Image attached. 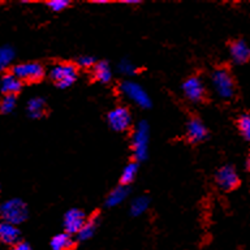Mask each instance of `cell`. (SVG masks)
I'll list each match as a JSON object with an SVG mask.
<instances>
[{"label":"cell","instance_id":"cell-1","mask_svg":"<svg viewBox=\"0 0 250 250\" xmlns=\"http://www.w3.org/2000/svg\"><path fill=\"white\" fill-rule=\"evenodd\" d=\"M29 210L26 203L20 198L8 199L0 205V216L3 222L11 223L13 226H19L26 220Z\"/></svg>","mask_w":250,"mask_h":250},{"label":"cell","instance_id":"cell-2","mask_svg":"<svg viewBox=\"0 0 250 250\" xmlns=\"http://www.w3.org/2000/svg\"><path fill=\"white\" fill-rule=\"evenodd\" d=\"M148 141H150L148 124L146 121H140L132 136V151L137 162H141L147 158Z\"/></svg>","mask_w":250,"mask_h":250},{"label":"cell","instance_id":"cell-3","mask_svg":"<svg viewBox=\"0 0 250 250\" xmlns=\"http://www.w3.org/2000/svg\"><path fill=\"white\" fill-rule=\"evenodd\" d=\"M212 89L219 98L222 99H230L234 95V81L232 74L224 68H219L211 76Z\"/></svg>","mask_w":250,"mask_h":250},{"label":"cell","instance_id":"cell-4","mask_svg":"<svg viewBox=\"0 0 250 250\" xmlns=\"http://www.w3.org/2000/svg\"><path fill=\"white\" fill-rule=\"evenodd\" d=\"M50 78L58 87L66 89L77 80V68L70 62H60L51 68Z\"/></svg>","mask_w":250,"mask_h":250},{"label":"cell","instance_id":"cell-5","mask_svg":"<svg viewBox=\"0 0 250 250\" xmlns=\"http://www.w3.org/2000/svg\"><path fill=\"white\" fill-rule=\"evenodd\" d=\"M120 91L124 94L129 101H132L141 108H148L151 105V99L148 94L144 90V87L133 81H124L120 85Z\"/></svg>","mask_w":250,"mask_h":250},{"label":"cell","instance_id":"cell-6","mask_svg":"<svg viewBox=\"0 0 250 250\" xmlns=\"http://www.w3.org/2000/svg\"><path fill=\"white\" fill-rule=\"evenodd\" d=\"M108 125L116 132H124L132 125V113L126 107H115L107 115Z\"/></svg>","mask_w":250,"mask_h":250},{"label":"cell","instance_id":"cell-7","mask_svg":"<svg viewBox=\"0 0 250 250\" xmlns=\"http://www.w3.org/2000/svg\"><path fill=\"white\" fill-rule=\"evenodd\" d=\"M12 73L21 81H37L44 76V69L39 62H23L13 66Z\"/></svg>","mask_w":250,"mask_h":250},{"label":"cell","instance_id":"cell-8","mask_svg":"<svg viewBox=\"0 0 250 250\" xmlns=\"http://www.w3.org/2000/svg\"><path fill=\"white\" fill-rule=\"evenodd\" d=\"M215 181L218 184V187L223 190H233L238 187L240 184V177L232 166H223L218 169L215 175Z\"/></svg>","mask_w":250,"mask_h":250},{"label":"cell","instance_id":"cell-9","mask_svg":"<svg viewBox=\"0 0 250 250\" xmlns=\"http://www.w3.org/2000/svg\"><path fill=\"white\" fill-rule=\"evenodd\" d=\"M181 89H183L185 98L190 102H194V103L203 101V98L206 95V89H205L202 80L197 76H193V77L185 80Z\"/></svg>","mask_w":250,"mask_h":250},{"label":"cell","instance_id":"cell-10","mask_svg":"<svg viewBox=\"0 0 250 250\" xmlns=\"http://www.w3.org/2000/svg\"><path fill=\"white\" fill-rule=\"evenodd\" d=\"M86 223V215L78 208H70L64 215V229L66 233L77 234Z\"/></svg>","mask_w":250,"mask_h":250},{"label":"cell","instance_id":"cell-11","mask_svg":"<svg viewBox=\"0 0 250 250\" xmlns=\"http://www.w3.org/2000/svg\"><path fill=\"white\" fill-rule=\"evenodd\" d=\"M185 133H187V138L190 141L191 144L202 142L207 137L206 126L202 123V120H199L198 117H191V119L188 120Z\"/></svg>","mask_w":250,"mask_h":250},{"label":"cell","instance_id":"cell-12","mask_svg":"<svg viewBox=\"0 0 250 250\" xmlns=\"http://www.w3.org/2000/svg\"><path fill=\"white\" fill-rule=\"evenodd\" d=\"M230 58L237 64H244L250 59V47L244 41H234L229 47Z\"/></svg>","mask_w":250,"mask_h":250},{"label":"cell","instance_id":"cell-13","mask_svg":"<svg viewBox=\"0 0 250 250\" xmlns=\"http://www.w3.org/2000/svg\"><path fill=\"white\" fill-rule=\"evenodd\" d=\"M20 229L11 223L0 222V241L8 245H15L20 240Z\"/></svg>","mask_w":250,"mask_h":250},{"label":"cell","instance_id":"cell-14","mask_svg":"<svg viewBox=\"0 0 250 250\" xmlns=\"http://www.w3.org/2000/svg\"><path fill=\"white\" fill-rule=\"evenodd\" d=\"M22 87V81L17 78L13 73L5 74L0 81V90L5 95H16Z\"/></svg>","mask_w":250,"mask_h":250},{"label":"cell","instance_id":"cell-15","mask_svg":"<svg viewBox=\"0 0 250 250\" xmlns=\"http://www.w3.org/2000/svg\"><path fill=\"white\" fill-rule=\"evenodd\" d=\"M129 195V189L125 185H120L116 187L115 189L109 191L107 198H105V206L107 207H116L120 203H123L125 199L128 198Z\"/></svg>","mask_w":250,"mask_h":250},{"label":"cell","instance_id":"cell-16","mask_svg":"<svg viewBox=\"0 0 250 250\" xmlns=\"http://www.w3.org/2000/svg\"><path fill=\"white\" fill-rule=\"evenodd\" d=\"M51 250H70L73 248V238L72 234L66 233H59L52 237L50 242Z\"/></svg>","mask_w":250,"mask_h":250},{"label":"cell","instance_id":"cell-17","mask_svg":"<svg viewBox=\"0 0 250 250\" xmlns=\"http://www.w3.org/2000/svg\"><path fill=\"white\" fill-rule=\"evenodd\" d=\"M26 109L30 117H34V119L42 117L46 109V101L41 97L31 98L30 101L27 102Z\"/></svg>","mask_w":250,"mask_h":250},{"label":"cell","instance_id":"cell-18","mask_svg":"<svg viewBox=\"0 0 250 250\" xmlns=\"http://www.w3.org/2000/svg\"><path fill=\"white\" fill-rule=\"evenodd\" d=\"M94 77L102 83H107L112 78V69L108 62H99L94 65Z\"/></svg>","mask_w":250,"mask_h":250},{"label":"cell","instance_id":"cell-19","mask_svg":"<svg viewBox=\"0 0 250 250\" xmlns=\"http://www.w3.org/2000/svg\"><path fill=\"white\" fill-rule=\"evenodd\" d=\"M148 206H150V199L146 195H140L132 201L130 203V214L133 216H141L147 211Z\"/></svg>","mask_w":250,"mask_h":250},{"label":"cell","instance_id":"cell-20","mask_svg":"<svg viewBox=\"0 0 250 250\" xmlns=\"http://www.w3.org/2000/svg\"><path fill=\"white\" fill-rule=\"evenodd\" d=\"M97 226H98V219L93 218L89 219V220H86V223L83 224V227L81 228V230L77 233L78 240H81V241H86V240H89L94 236L95 233V230H97Z\"/></svg>","mask_w":250,"mask_h":250},{"label":"cell","instance_id":"cell-21","mask_svg":"<svg viewBox=\"0 0 250 250\" xmlns=\"http://www.w3.org/2000/svg\"><path fill=\"white\" fill-rule=\"evenodd\" d=\"M137 172H138V166H137V163L133 162V163L126 164L124 167V169H123V172H121V185L128 187L129 184L133 183L134 179H136Z\"/></svg>","mask_w":250,"mask_h":250},{"label":"cell","instance_id":"cell-22","mask_svg":"<svg viewBox=\"0 0 250 250\" xmlns=\"http://www.w3.org/2000/svg\"><path fill=\"white\" fill-rule=\"evenodd\" d=\"M15 59V51L9 46L0 47V72L11 65Z\"/></svg>","mask_w":250,"mask_h":250},{"label":"cell","instance_id":"cell-23","mask_svg":"<svg viewBox=\"0 0 250 250\" xmlns=\"http://www.w3.org/2000/svg\"><path fill=\"white\" fill-rule=\"evenodd\" d=\"M238 129H240V132L244 137H245V140L250 141V115L249 113H245V115H242L238 119Z\"/></svg>","mask_w":250,"mask_h":250},{"label":"cell","instance_id":"cell-24","mask_svg":"<svg viewBox=\"0 0 250 250\" xmlns=\"http://www.w3.org/2000/svg\"><path fill=\"white\" fill-rule=\"evenodd\" d=\"M16 107V95H4L0 101V111L3 113H11Z\"/></svg>","mask_w":250,"mask_h":250},{"label":"cell","instance_id":"cell-25","mask_svg":"<svg viewBox=\"0 0 250 250\" xmlns=\"http://www.w3.org/2000/svg\"><path fill=\"white\" fill-rule=\"evenodd\" d=\"M136 65H134L130 60L124 59V60H121V62H119V72H120V73L126 74V76H132V74L136 73Z\"/></svg>","mask_w":250,"mask_h":250},{"label":"cell","instance_id":"cell-26","mask_svg":"<svg viewBox=\"0 0 250 250\" xmlns=\"http://www.w3.org/2000/svg\"><path fill=\"white\" fill-rule=\"evenodd\" d=\"M48 8H50L51 11L54 12H60L62 9H65L68 5H69V1L68 0H51L47 3Z\"/></svg>","mask_w":250,"mask_h":250},{"label":"cell","instance_id":"cell-27","mask_svg":"<svg viewBox=\"0 0 250 250\" xmlns=\"http://www.w3.org/2000/svg\"><path fill=\"white\" fill-rule=\"evenodd\" d=\"M78 64L81 66H85V68H90V66L95 65V59L93 56L85 55V56H81L78 59Z\"/></svg>","mask_w":250,"mask_h":250},{"label":"cell","instance_id":"cell-28","mask_svg":"<svg viewBox=\"0 0 250 250\" xmlns=\"http://www.w3.org/2000/svg\"><path fill=\"white\" fill-rule=\"evenodd\" d=\"M12 250H31L30 245L27 244V242H23V241H19L17 244L13 245Z\"/></svg>","mask_w":250,"mask_h":250},{"label":"cell","instance_id":"cell-29","mask_svg":"<svg viewBox=\"0 0 250 250\" xmlns=\"http://www.w3.org/2000/svg\"><path fill=\"white\" fill-rule=\"evenodd\" d=\"M246 168H248V169H250V158L246 160Z\"/></svg>","mask_w":250,"mask_h":250}]
</instances>
